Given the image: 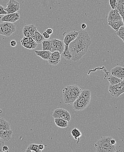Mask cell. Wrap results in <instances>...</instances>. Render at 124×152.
<instances>
[{"label": "cell", "instance_id": "cell-25", "mask_svg": "<svg viewBox=\"0 0 124 152\" xmlns=\"http://www.w3.org/2000/svg\"><path fill=\"white\" fill-rule=\"evenodd\" d=\"M107 80H108V81L110 82V85H112V86L117 85L122 81V80L112 75L109 76Z\"/></svg>", "mask_w": 124, "mask_h": 152}, {"label": "cell", "instance_id": "cell-13", "mask_svg": "<svg viewBox=\"0 0 124 152\" xmlns=\"http://www.w3.org/2000/svg\"><path fill=\"white\" fill-rule=\"evenodd\" d=\"M61 60V54L57 51L51 53V56L48 60L49 64L56 66L58 64Z\"/></svg>", "mask_w": 124, "mask_h": 152}, {"label": "cell", "instance_id": "cell-1", "mask_svg": "<svg viewBox=\"0 0 124 152\" xmlns=\"http://www.w3.org/2000/svg\"><path fill=\"white\" fill-rule=\"evenodd\" d=\"M91 40L89 34L84 31H79V35L69 45V49L72 56L71 60L77 62L87 53Z\"/></svg>", "mask_w": 124, "mask_h": 152}, {"label": "cell", "instance_id": "cell-5", "mask_svg": "<svg viewBox=\"0 0 124 152\" xmlns=\"http://www.w3.org/2000/svg\"><path fill=\"white\" fill-rule=\"evenodd\" d=\"M16 31V26L13 23L3 22L0 23V34L4 36L12 35Z\"/></svg>", "mask_w": 124, "mask_h": 152}, {"label": "cell", "instance_id": "cell-9", "mask_svg": "<svg viewBox=\"0 0 124 152\" xmlns=\"http://www.w3.org/2000/svg\"><path fill=\"white\" fill-rule=\"evenodd\" d=\"M7 6L4 10L7 12V14L17 12L20 10V3L15 0H10Z\"/></svg>", "mask_w": 124, "mask_h": 152}, {"label": "cell", "instance_id": "cell-16", "mask_svg": "<svg viewBox=\"0 0 124 152\" xmlns=\"http://www.w3.org/2000/svg\"><path fill=\"white\" fill-rule=\"evenodd\" d=\"M13 131L12 130L1 131L0 130V138L2 139L4 142H8L11 140Z\"/></svg>", "mask_w": 124, "mask_h": 152}, {"label": "cell", "instance_id": "cell-18", "mask_svg": "<svg viewBox=\"0 0 124 152\" xmlns=\"http://www.w3.org/2000/svg\"><path fill=\"white\" fill-rule=\"evenodd\" d=\"M54 122L58 127L62 129L67 128L68 126V121L60 118H54Z\"/></svg>", "mask_w": 124, "mask_h": 152}, {"label": "cell", "instance_id": "cell-27", "mask_svg": "<svg viewBox=\"0 0 124 152\" xmlns=\"http://www.w3.org/2000/svg\"><path fill=\"white\" fill-rule=\"evenodd\" d=\"M37 44L34 41L29 43L25 44L23 45V46L26 49H34L36 48Z\"/></svg>", "mask_w": 124, "mask_h": 152}, {"label": "cell", "instance_id": "cell-17", "mask_svg": "<svg viewBox=\"0 0 124 152\" xmlns=\"http://www.w3.org/2000/svg\"><path fill=\"white\" fill-rule=\"evenodd\" d=\"M37 56L41 57L44 60H48L51 55V52L49 51H34Z\"/></svg>", "mask_w": 124, "mask_h": 152}, {"label": "cell", "instance_id": "cell-3", "mask_svg": "<svg viewBox=\"0 0 124 152\" xmlns=\"http://www.w3.org/2000/svg\"><path fill=\"white\" fill-rule=\"evenodd\" d=\"M94 146L96 152H114L116 142L111 136L102 137L96 142Z\"/></svg>", "mask_w": 124, "mask_h": 152}, {"label": "cell", "instance_id": "cell-10", "mask_svg": "<svg viewBox=\"0 0 124 152\" xmlns=\"http://www.w3.org/2000/svg\"><path fill=\"white\" fill-rule=\"evenodd\" d=\"M37 30V27L34 24L25 26L23 28V35L24 37H25L33 38Z\"/></svg>", "mask_w": 124, "mask_h": 152}, {"label": "cell", "instance_id": "cell-21", "mask_svg": "<svg viewBox=\"0 0 124 152\" xmlns=\"http://www.w3.org/2000/svg\"><path fill=\"white\" fill-rule=\"evenodd\" d=\"M42 49L43 51H49L51 52L52 49V42L51 40H44L41 43Z\"/></svg>", "mask_w": 124, "mask_h": 152}, {"label": "cell", "instance_id": "cell-33", "mask_svg": "<svg viewBox=\"0 0 124 152\" xmlns=\"http://www.w3.org/2000/svg\"><path fill=\"white\" fill-rule=\"evenodd\" d=\"M43 36L45 39H48L50 37V35L46 32L45 31L43 33Z\"/></svg>", "mask_w": 124, "mask_h": 152}, {"label": "cell", "instance_id": "cell-20", "mask_svg": "<svg viewBox=\"0 0 124 152\" xmlns=\"http://www.w3.org/2000/svg\"><path fill=\"white\" fill-rule=\"evenodd\" d=\"M10 129L11 126L10 123L3 118L0 117V130H10Z\"/></svg>", "mask_w": 124, "mask_h": 152}, {"label": "cell", "instance_id": "cell-2", "mask_svg": "<svg viewBox=\"0 0 124 152\" xmlns=\"http://www.w3.org/2000/svg\"><path fill=\"white\" fill-rule=\"evenodd\" d=\"M81 89L76 85L65 87L62 91V97L64 103L73 105L80 94Z\"/></svg>", "mask_w": 124, "mask_h": 152}, {"label": "cell", "instance_id": "cell-38", "mask_svg": "<svg viewBox=\"0 0 124 152\" xmlns=\"http://www.w3.org/2000/svg\"><path fill=\"white\" fill-rule=\"evenodd\" d=\"M81 27L83 30H84V29H86V27H87V25H86L85 23H82V24L81 25Z\"/></svg>", "mask_w": 124, "mask_h": 152}, {"label": "cell", "instance_id": "cell-7", "mask_svg": "<svg viewBox=\"0 0 124 152\" xmlns=\"http://www.w3.org/2000/svg\"><path fill=\"white\" fill-rule=\"evenodd\" d=\"M52 117L54 118H60L69 122L71 120V115L67 110L63 108L56 109L53 111Z\"/></svg>", "mask_w": 124, "mask_h": 152}, {"label": "cell", "instance_id": "cell-39", "mask_svg": "<svg viewBox=\"0 0 124 152\" xmlns=\"http://www.w3.org/2000/svg\"><path fill=\"white\" fill-rule=\"evenodd\" d=\"M25 152H34V151H31V150H30V149H26V150Z\"/></svg>", "mask_w": 124, "mask_h": 152}, {"label": "cell", "instance_id": "cell-24", "mask_svg": "<svg viewBox=\"0 0 124 152\" xmlns=\"http://www.w3.org/2000/svg\"><path fill=\"white\" fill-rule=\"evenodd\" d=\"M61 55H62V56L67 60H69L71 59L72 56L69 49L68 46L65 45L64 51Z\"/></svg>", "mask_w": 124, "mask_h": 152}, {"label": "cell", "instance_id": "cell-32", "mask_svg": "<svg viewBox=\"0 0 124 152\" xmlns=\"http://www.w3.org/2000/svg\"><path fill=\"white\" fill-rule=\"evenodd\" d=\"M4 145V141L1 138H0V152H3V147Z\"/></svg>", "mask_w": 124, "mask_h": 152}, {"label": "cell", "instance_id": "cell-26", "mask_svg": "<svg viewBox=\"0 0 124 152\" xmlns=\"http://www.w3.org/2000/svg\"><path fill=\"white\" fill-rule=\"evenodd\" d=\"M27 149H30L34 152H41L42 151L39 149L38 145L37 144L31 143L28 145Z\"/></svg>", "mask_w": 124, "mask_h": 152}, {"label": "cell", "instance_id": "cell-11", "mask_svg": "<svg viewBox=\"0 0 124 152\" xmlns=\"http://www.w3.org/2000/svg\"><path fill=\"white\" fill-rule=\"evenodd\" d=\"M107 21L108 22L123 21V18L117 9L112 10L110 11L107 18Z\"/></svg>", "mask_w": 124, "mask_h": 152}, {"label": "cell", "instance_id": "cell-19", "mask_svg": "<svg viewBox=\"0 0 124 152\" xmlns=\"http://www.w3.org/2000/svg\"><path fill=\"white\" fill-rule=\"evenodd\" d=\"M108 25L113 29L115 32L116 33L119 31L121 26H124V23L123 21H118L108 22Z\"/></svg>", "mask_w": 124, "mask_h": 152}, {"label": "cell", "instance_id": "cell-22", "mask_svg": "<svg viewBox=\"0 0 124 152\" xmlns=\"http://www.w3.org/2000/svg\"><path fill=\"white\" fill-rule=\"evenodd\" d=\"M33 38L34 41L37 44L41 43L45 39L43 35L41 34V33L37 31V30L35 32Z\"/></svg>", "mask_w": 124, "mask_h": 152}, {"label": "cell", "instance_id": "cell-23", "mask_svg": "<svg viewBox=\"0 0 124 152\" xmlns=\"http://www.w3.org/2000/svg\"><path fill=\"white\" fill-rule=\"evenodd\" d=\"M71 134L75 140H78V143L80 140V138L82 136V133L81 131L77 129V128H74L71 131Z\"/></svg>", "mask_w": 124, "mask_h": 152}, {"label": "cell", "instance_id": "cell-4", "mask_svg": "<svg viewBox=\"0 0 124 152\" xmlns=\"http://www.w3.org/2000/svg\"><path fill=\"white\" fill-rule=\"evenodd\" d=\"M91 100V91L89 90L81 91L80 94L73 104V109L76 111L84 110L90 104Z\"/></svg>", "mask_w": 124, "mask_h": 152}, {"label": "cell", "instance_id": "cell-15", "mask_svg": "<svg viewBox=\"0 0 124 152\" xmlns=\"http://www.w3.org/2000/svg\"><path fill=\"white\" fill-rule=\"evenodd\" d=\"M111 75L120 79H124V68L121 66H117L111 70Z\"/></svg>", "mask_w": 124, "mask_h": 152}, {"label": "cell", "instance_id": "cell-34", "mask_svg": "<svg viewBox=\"0 0 124 152\" xmlns=\"http://www.w3.org/2000/svg\"><path fill=\"white\" fill-rule=\"evenodd\" d=\"M10 45L12 47H15L17 45V42H16V41L15 40H13L12 41H11L10 42Z\"/></svg>", "mask_w": 124, "mask_h": 152}, {"label": "cell", "instance_id": "cell-36", "mask_svg": "<svg viewBox=\"0 0 124 152\" xmlns=\"http://www.w3.org/2000/svg\"><path fill=\"white\" fill-rule=\"evenodd\" d=\"M3 151H9V148L7 146H4L2 148Z\"/></svg>", "mask_w": 124, "mask_h": 152}, {"label": "cell", "instance_id": "cell-30", "mask_svg": "<svg viewBox=\"0 0 124 152\" xmlns=\"http://www.w3.org/2000/svg\"><path fill=\"white\" fill-rule=\"evenodd\" d=\"M109 4H110L112 10H115V9H117V0H109Z\"/></svg>", "mask_w": 124, "mask_h": 152}, {"label": "cell", "instance_id": "cell-37", "mask_svg": "<svg viewBox=\"0 0 124 152\" xmlns=\"http://www.w3.org/2000/svg\"><path fill=\"white\" fill-rule=\"evenodd\" d=\"M38 147H39V149L41 150V151H42V150L45 149V146L43 144L38 145Z\"/></svg>", "mask_w": 124, "mask_h": 152}, {"label": "cell", "instance_id": "cell-8", "mask_svg": "<svg viewBox=\"0 0 124 152\" xmlns=\"http://www.w3.org/2000/svg\"><path fill=\"white\" fill-rule=\"evenodd\" d=\"M52 42V49L51 53L57 51L60 53V54L63 53L65 48V44L63 41L57 39L53 38L51 40Z\"/></svg>", "mask_w": 124, "mask_h": 152}, {"label": "cell", "instance_id": "cell-29", "mask_svg": "<svg viewBox=\"0 0 124 152\" xmlns=\"http://www.w3.org/2000/svg\"><path fill=\"white\" fill-rule=\"evenodd\" d=\"M116 34L123 40L124 43V26H121L119 31L116 33Z\"/></svg>", "mask_w": 124, "mask_h": 152}, {"label": "cell", "instance_id": "cell-6", "mask_svg": "<svg viewBox=\"0 0 124 152\" xmlns=\"http://www.w3.org/2000/svg\"><path fill=\"white\" fill-rule=\"evenodd\" d=\"M109 91L111 96L117 98L124 93V80L117 85L112 86L110 85L108 87Z\"/></svg>", "mask_w": 124, "mask_h": 152}, {"label": "cell", "instance_id": "cell-14", "mask_svg": "<svg viewBox=\"0 0 124 152\" xmlns=\"http://www.w3.org/2000/svg\"><path fill=\"white\" fill-rule=\"evenodd\" d=\"M79 35V32L75 31H72L67 33L63 39V42L65 45L69 46V44L76 39Z\"/></svg>", "mask_w": 124, "mask_h": 152}, {"label": "cell", "instance_id": "cell-28", "mask_svg": "<svg viewBox=\"0 0 124 152\" xmlns=\"http://www.w3.org/2000/svg\"><path fill=\"white\" fill-rule=\"evenodd\" d=\"M34 41V39L32 37H24L23 39L21 40V44L22 45H25V44L29 43Z\"/></svg>", "mask_w": 124, "mask_h": 152}, {"label": "cell", "instance_id": "cell-35", "mask_svg": "<svg viewBox=\"0 0 124 152\" xmlns=\"http://www.w3.org/2000/svg\"><path fill=\"white\" fill-rule=\"evenodd\" d=\"M45 32L51 35L53 33V30L51 28H48L47 29L45 30Z\"/></svg>", "mask_w": 124, "mask_h": 152}, {"label": "cell", "instance_id": "cell-12", "mask_svg": "<svg viewBox=\"0 0 124 152\" xmlns=\"http://www.w3.org/2000/svg\"><path fill=\"white\" fill-rule=\"evenodd\" d=\"M20 15L18 12L13 13L4 15L0 18L1 21L3 22H9L14 23L18 21L20 19Z\"/></svg>", "mask_w": 124, "mask_h": 152}, {"label": "cell", "instance_id": "cell-31", "mask_svg": "<svg viewBox=\"0 0 124 152\" xmlns=\"http://www.w3.org/2000/svg\"><path fill=\"white\" fill-rule=\"evenodd\" d=\"M4 7H3L1 4H0V15H6L7 14V12L4 10Z\"/></svg>", "mask_w": 124, "mask_h": 152}]
</instances>
